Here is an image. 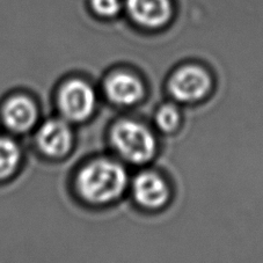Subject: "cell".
Here are the masks:
<instances>
[{"label":"cell","mask_w":263,"mask_h":263,"mask_svg":"<svg viewBox=\"0 0 263 263\" xmlns=\"http://www.w3.org/2000/svg\"><path fill=\"white\" fill-rule=\"evenodd\" d=\"M130 175L123 161L98 156L81 167L76 178L77 193L89 205L106 206L128 194Z\"/></svg>","instance_id":"cell-1"},{"label":"cell","mask_w":263,"mask_h":263,"mask_svg":"<svg viewBox=\"0 0 263 263\" xmlns=\"http://www.w3.org/2000/svg\"><path fill=\"white\" fill-rule=\"evenodd\" d=\"M108 146L131 167H148L157 156L159 137L151 125L131 116L116 119L108 130Z\"/></svg>","instance_id":"cell-2"},{"label":"cell","mask_w":263,"mask_h":263,"mask_svg":"<svg viewBox=\"0 0 263 263\" xmlns=\"http://www.w3.org/2000/svg\"><path fill=\"white\" fill-rule=\"evenodd\" d=\"M214 85L211 72L205 66L196 62H188L171 72L165 89L168 100L184 106L208 99Z\"/></svg>","instance_id":"cell-3"},{"label":"cell","mask_w":263,"mask_h":263,"mask_svg":"<svg viewBox=\"0 0 263 263\" xmlns=\"http://www.w3.org/2000/svg\"><path fill=\"white\" fill-rule=\"evenodd\" d=\"M104 102L114 107L115 117L139 104L146 97V86L142 77L130 69H114L101 83Z\"/></svg>","instance_id":"cell-4"},{"label":"cell","mask_w":263,"mask_h":263,"mask_svg":"<svg viewBox=\"0 0 263 263\" xmlns=\"http://www.w3.org/2000/svg\"><path fill=\"white\" fill-rule=\"evenodd\" d=\"M98 104L97 89L85 79H70L58 90V110L69 123H84L90 120L98 110Z\"/></svg>","instance_id":"cell-5"},{"label":"cell","mask_w":263,"mask_h":263,"mask_svg":"<svg viewBox=\"0 0 263 263\" xmlns=\"http://www.w3.org/2000/svg\"><path fill=\"white\" fill-rule=\"evenodd\" d=\"M128 193L136 205L148 212L164 209L172 198V188L164 175L149 167H144L130 180Z\"/></svg>","instance_id":"cell-6"},{"label":"cell","mask_w":263,"mask_h":263,"mask_svg":"<svg viewBox=\"0 0 263 263\" xmlns=\"http://www.w3.org/2000/svg\"><path fill=\"white\" fill-rule=\"evenodd\" d=\"M35 140L44 156L63 158L73 145V131L64 119H51L40 126Z\"/></svg>","instance_id":"cell-7"},{"label":"cell","mask_w":263,"mask_h":263,"mask_svg":"<svg viewBox=\"0 0 263 263\" xmlns=\"http://www.w3.org/2000/svg\"><path fill=\"white\" fill-rule=\"evenodd\" d=\"M39 108L27 95H14L3 104L2 122L13 134L21 135L34 129L39 121Z\"/></svg>","instance_id":"cell-8"},{"label":"cell","mask_w":263,"mask_h":263,"mask_svg":"<svg viewBox=\"0 0 263 263\" xmlns=\"http://www.w3.org/2000/svg\"><path fill=\"white\" fill-rule=\"evenodd\" d=\"M126 10L138 26L146 29H160L172 19L171 0H126Z\"/></svg>","instance_id":"cell-9"},{"label":"cell","mask_w":263,"mask_h":263,"mask_svg":"<svg viewBox=\"0 0 263 263\" xmlns=\"http://www.w3.org/2000/svg\"><path fill=\"white\" fill-rule=\"evenodd\" d=\"M181 124H182V108L181 104L172 100L160 103L152 115L151 125L159 136L173 135L180 129Z\"/></svg>","instance_id":"cell-10"},{"label":"cell","mask_w":263,"mask_h":263,"mask_svg":"<svg viewBox=\"0 0 263 263\" xmlns=\"http://www.w3.org/2000/svg\"><path fill=\"white\" fill-rule=\"evenodd\" d=\"M22 158L20 145L8 136H0V181L15 173Z\"/></svg>","instance_id":"cell-11"},{"label":"cell","mask_w":263,"mask_h":263,"mask_svg":"<svg viewBox=\"0 0 263 263\" xmlns=\"http://www.w3.org/2000/svg\"><path fill=\"white\" fill-rule=\"evenodd\" d=\"M92 8L98 15L114 17L121 11L120 0H92Z\"/></svg>","instance_id":"cell-12"}]
</instances>
